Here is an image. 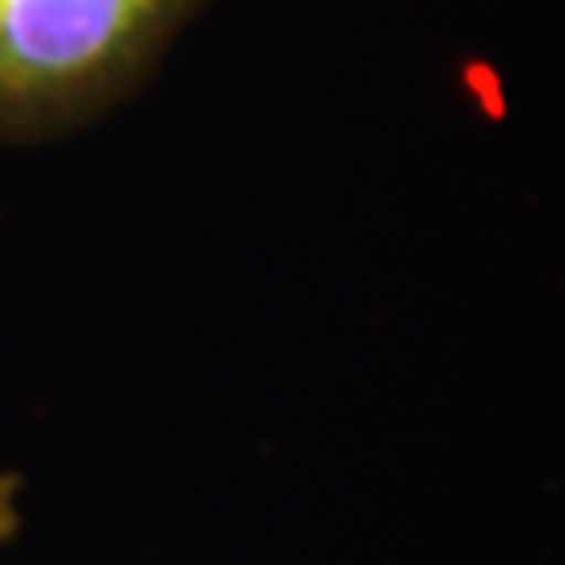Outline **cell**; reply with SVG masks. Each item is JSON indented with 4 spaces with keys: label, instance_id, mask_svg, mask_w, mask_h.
<instances>
[{
    "label": "cell",
    "instance_id": "1",
    "mask_svg": "<svg viewBox=\"0 0 565 565\" xmlns=\"http://www.w3.org/2000/svg\"><path fill=\"white\" fill-rule=\"evenodd\" d=\"M205 0H0V139H60L139 88Z\"/></svg>",
    "mask_w": 565,
    "mask_h": 565
}]
</instances>
